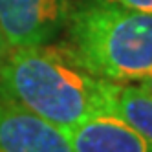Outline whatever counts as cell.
I'll return each instance as SVG.
<instances>
[{
	"mask_svg": "<svg viewBox=\"0 0 152 152\" xmlns=\"http://www.w3.org/2000/svg\"><path fill=\"white\" fill-rule=\"evenodd\" d=\"M73 152H152V141L114 114H99L66 128Z\"/></svg>",
	"mask_w": 152,
	"mask_h": 152,
	"instance_id": "5b68a950",
	"label": "cell"
},
{
	"mask_svg": "<svg viewBox=\"0 0 152 152\" xmlns=\"http://www.w3.org/2000/svg\"><path fill=\"white\" fill-rule=\"evenodd\" d=\"M110 114L152 141V94L136 83L110 84Z\"/></svg>",
	"mask_w": 152,
	"mask_h": 152,
	"instance_id": "8992f818",
	"label": "cell"
},
{
	"mask_svg": "<svg viewBox=\"0 0 152 152\" xmlns=\"http://www.w3.org/2000/svg\"><path fill=\"white\" fill-rule=\"evenodd\" d=\"M62 48L90 73L110 83L152 75V13L108 0L73 6Z\"/></svg>",
	"mask_w": 152,
	"mask_h": 152,
	"instance_id": "7a4b0ae2",
	"label": "cell"
},
{
	"mask_svg": "<svg viewBox=\"0 0 152 152\" xmlns=\"http://www.w3.org/2000/svg\"><path fill=\"white\" fill-rule=\"evenodd\" d=\"M108 2H115V4H121L125 7H130V9L152 13V0H108Z\"/></svg>",
	"mask_w": 152,
	"mask_h": 152,
	"instance_id": "52a82bcc",
	"label": "cell"
},
{
	"mask_svg": "<svg viewBox=\"0 0 152 152\" xmlns=\"http://www.w3.org/2000/svg\"><path fill=\"white\" fill-rule=\"evenodd\" d=\"M72 0H0V33L9 48L46 46L64 31Z\"/></svg>",
	"mask_w": 152,
	"mask_h": 152,
	"instance_id": "3957f363",
	"label": "cell"
},
{
	"mask_svg": "<svg viewBox=\"0 0 152 152\" xmlns=\"http://www.w3.org/2000/svg\"><path fill=\"white\" fill-rule=\"evenodd\" d=\"M9 51H11V48H9V44L6 42V39L2 37V33H0V66H2V62L9 55Z\"/></svg>",
	"mask_w": 152,
	"mask_h": 152,
	"instance_id": "ba28073f",
	"label": "cell"
},
{
	"mask_svg": "<svg viewBox=\"0 0 152 152\" xmlns=\"http://www.w3.org/2000/svg\"><path fill=\"white\" fill-rule=\"evenodd\" d=\"M0 152H73L68 134L0 97Z\"/></svg>",
	"mask_w": 152,
	"mask_h": 152,
	"instance_id": "277c9868",
	"label": "cell"
},
{
	"mask_svg": "<svg viewBox=\"0 0 152 152\" xmlns=\"http://www.w3.org/2000/svg\"><path fill=\"white\" fill-rule=\"evenodd\" d=\"M136 84H139L141 88H145L147 92H150V94H152V75H148L147 79H143V81H139V83H136Z\"/></svg>",
	"mask_w": 152,
	"mask_h": 152,
	"instance_id": "9c48e42d",
	"label": "cell"
},
{
	"mask_svg": "<svg viewBox=\"0 0 152 152\" xmlns=\"http://www.w3.org/2000/svg\"><path fill=\"white\" fill-rule=\"evenodd\" d=\"M110 84L62 46L13 48L0 66V97L62 130L110 114Z\"/></svg>",
	"mask_w": 152,
	"mask_h": 152,
	"instance_id": "6da1fadb",
	"label": "cell"
}]
</instances>
